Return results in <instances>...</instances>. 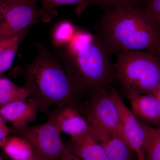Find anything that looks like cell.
<instances>
[{"instance_id": "14", "label": "cell", "mask_w": 160, "mask_h": 160, "mask_svg": "<svg viewBox=\"0 0 160 160\" xmlns=\"http://www.w3.org/2000/svg\"><path fill=\"white\" fill-rule=\"evenodd\" d=\"M29 29L0 40V74L11 67L20 43L28 34Z\"/></svg>"}, {"instance_id": "13", "label": "cell", "mask_w": 160, "mask_h": 160, "mask_svg": "<svg viewBox=\"0 0 160 160\" xmlns=\"http://www.w3.org/2000/svg\"><path fill=\"white\" fill-rule=\"evenodd\" d=\"M131 111L138 119L149 126L160 122V101L154 95L132 94L127 96Z\"/></svg>"}, {"instance_id": "19", "label": "cell", "mask_w": 160, "mask_h": 160, "mask_svg": "<svg viewBox=\"0 0 160 160\" xmlns=\"http://www.w3.org/2000/svg\"><path fill=\"white\" fill-rule=\"evenodd\" d=\"M90 6L99 7L103 12L143 6L145 0H89Z\"/></svg>"}, {"instance_id": "3", "label": "cell", "mask_w": 160, "mask_h": 160, "mask_svg": "<svg viewBox=\"0 0 160 160\" xmlns=\"http://www.w3.org/2000/svg\"><path fill=\"white\" fill-rule=\"evenodd\" d=\"M97 35L111 54L146 50L156 54L160 41L144 6L103 12Z\"/></svg>"}, {"instance_id": "6", "label": "cell", "mask_w": 160, "mask_h": 160, "mask_svg": "<svg viewBox=\"0 0 160 160\" xmlns=\"http://www.w3.org/2000/svg\"><path fill=\"white\" fill-rule=\"evenodd\" d=\"M111 89L109 87L98 92L80 101L75 107L87 121L98 123L124 140L119 113L112 98Z\"/></svg>"}, {"instance_id": "18", "label": "cell", "mask_w": 160, "mask_h": 160, "mask_svg": "<svg viewBox=\"0 0 160 160\" xmlns=\"http://www.w3.org/2000/svg\"><path fill=\"white\" fill-rule=\"evenodd\" d=\"M142 122L145 131L143 144L145 160H160V129Z\"/></svg>"}, {"instance_id": "16", "label": "cell", "mask_w": 160, "mask_h": 160, "mask_svg": "<svg viewBox=\"0 0 160 160\" xmlns=\"http://www.w3.org/2000/svg\"><path fill=\"white\" fill-rule=\"evenodd\" d=\"M2 148L5 154L13 160H27L35 154L30 143L18 136L8 138Z\"/></svg>"}, {"instance_id": "9", "label": "cell", "mask_w": 160, "mask_h": 160, "mask_svg": "<svg viewBox=\"0 0 160 160\" xmlns=\"http://www.w3.org/2000/svg\"><path fill=\"white\" fill-rule=\"evenodd\" d=\"M50 118L61 132L77 136L89 131L90 126L86 118L74 106L65 105L57 107Z\"/></svg>"}, {"instance_id": "1", "label": "cell", "mask_w": 160, "mask_h": 160, "mask_svg": "<svg viewBox=\"0 0 160 160\" xmlns=\"http://www.w3.org/2000/svg\"><path fill=\"white\" fill-rule=\"evenodd\" d=\"M61 48L59 59L82 99L110 87L114 65L111 53L97 35L76 30L70 42Z\"/></svg>"}, {"instance_id": "24", "label": "cell", "mask_w": 160, "mask_h": 160, "mask_svg": "<svg viewBox=\"0 0 160 160\" xmlns=\"http://www.w3.org/2000/svg\"><path fill=\"white\" fill-rule=\"evenodd\" d=\"M58 160H83L78 157L67 147L64 153Z\"/></svg>"}, {"instance_id": "21", "label": "cell", "mask_w": 160, "mask_h": 160, "mask_svg": "<svg viewBox=\"0 0 160 160\" xmlns=\"http://www.w3.org/2000/svg\"><path fill=\"white\" fill-rule=\"evenodd\" d=\"M143 6L151 20L160 41V0H145Z\"/></svg>"}, {"instance_id": "11", "label": "cell", "mask_w": 160, "mask_h": 160, "mask_svg": "<svg viewBox=\"0 0 160 160\" xmlns=\"http://www.w3.org/2000/svg\"><path fill=\"white\" fill-rule=\"evenodd\" d=\"M38 109V101L34 98H28L1 107L0 116L11 123L13 127H24L36 121Z\"/></svg>"}, {"instance_id": "20", "label": "cell", "mask_w": 160, "mask_h": 160, "mask_svg": "<svg viewBox=\"0 0 160 160\" xmlns=\"http://www.w3.org/2000/svg\"><path fill=\"white\" fill-rule=\"evenodd\" d=\"M76 30L69 21H62L56 26L52 33V42L58 48L66 46L70 42Z\"/></svg>"}, {"instance_id": "17", "label": "cell", "mask_w": 160, "mask_h": 160, "mask_svg": "<svg viewBox=\"0 0 160 160\" xmlns=\"http://www.w3.org/2000/svg\"><path fill=\"white\" fill-rule=\"evenodd\" d=\"M29 97V92L26 87H19L7 78H0V108Z\"/></svg>"}, {"instance_id": "26", "label": "cell", "mask_w": 160, "mask_h": 160, "mask_svg": "<svg viewBox=\"0 0 160 160\" xmlns=\"http://www.w3.org/2000/svg\"><path fill=\"white\" fill-rule=\"evenodd\" d=\"M156 55L160 62V47L158 49Z\"/></svg>"}, {"instance_id": "12", "label": "cell", "mask_w": 160, "mask_h": 160, "mask_svg": "<svg viewBox=\"0 0 160 160\" xmlns=\"http://www.w3.org/2000/svg\"><path fill=\"white\" fill-rule=\"evenodd\" d=\"M66 147L83 160H109L104 148L92 131L70 137Z\"/></svg>"}, {"instance_id": "2", "label": "cell", "mask_w": 160, "mask_h": 160, "mask_svg": "<svg viewBox=\"0 0 160 160\" xmlns=\"http://www.w3.org/2000/svg\"><path fill=\"white\" fill-rule=\"evenodd\" d=\"M37 54L26 66L24 77L30 97L38 103L39 110L46 111L51 106H75L82 98L67 73L62 63L41 44H35Z\"/></svg>"}, {"instance_id": "8", "label": "cell", "mask_w": 160, "mask_h": 160, "mask_svg": "<svg viewBox=\"0 0 160 160\" xmlns=\"http://www.w3.org/2000/svg\"><path fill=\"white\" fill-rule=\"evenodd\" d=\"M111 92L119 113L124 140L138 160H145L143 149L145 131L142 124L127 107L116 89L112 88Z\"/></svg>"}, {"instance_id": "4", "label": "cell", "mask_w": 160, "mask_h": 160, "mask_svg": "<svg viewBox=\"0 0 160 160\" xmlns=\"http://www.w3.org/2000/svg\"><path fill=\"white\" fill-rule=\"evenodd\" d=\"M114 78L127 96L154 95L160 85V62L156 54L146 51H126L116 53Z\"/></svg>"}, {"instance_id": "5", "label": "cell", "mask_w": 160, "mask_h": 160, "mask_svg": "<svg viewBox=\"0 0 160 160\" xmlns=\"http://www.w3.org/2000/svg\"><path fill=\"white\" fill-rule=\"evenodd\" d=\"M10 133L27 140L39 160H58L66 148L61 133L51 118L34 126H12Z\"/></svg>"}, {"instance_id": "25", "label": "cell", "mask_w": 160, "mask_h": 160, "mask_svg": "<svg viewBox=\"0 0 160 160\" xmlns=\"http://www.w3.org/2000/svg\"><path fill=\"white\" fill-rule=\"evenodd\" d=\"M157 98H158L160 101V85L158 88V90H157L155 94L154 95Z\"/></svg>"}, {"instance_id": "23", "label": "cell", "mask_w": 160, "mask_h": 160, "mask_svg": "<svg viewBox=\"0 0 160 160\" xmlns=\"http://www.w3.org/2000/svg\"><path fill=\"white\" fill-rule=\"evenodd\" d=\"M27 1L29 0H0V11L6 10L11 6Z\"/></svg>"}, {"instance_id": "10", "label": "cell", "mask_w": 160, "mask_h": 160, "mask_svg": "<svg viewBox=\"0 0 160 160\" xmlns=\"http://www.w3.org/2000/svg\"><path fill=\"white\" fill-rule=\"evenodd\" d=\"M102 144L109 160H132V151L122 138L107 130L98 123L87 121Z\"/></svg>"}, {"instance_id": "15", "label": "cell", "mask_w": 160, "mask_h": 160, "mask_svg": "<svg viewBox=\"0 0 160 160\" xmlns=\"http://www.w3.org/2000/svg\"><path fill=\"white\" fill-rule=\"evenodd\" d=\"M42 2V19L44 23L49 22L57 16L55 8L65 5H74L77 14L80 15L90 6L89 0H38Z\"/></svg>"}, {"instance_id": "27", "label": "cell", "mask_w": 160, "mask_h": 160, "mask_svg": "<svg viewBox=\"0 0 160 160\" xmlns=\"http://www.w3.org/2000/svg\"><path fill=\"white\" fill-rule=\"evenodd\" d=\"M158 128L159 129H160V122L158 126Z\"/></svg>"}, {"instance_id": "22", "label": "cell", "mask_w": 160, "mask_h": 160, "mask_svg": "<svg viewBox=\"0 0 160 160\" xmlns=\"http://www.w3.org/2000/svg\"><path fill=\"white\" fill-rule=\"evenodd\" d=\"M6 121L2 117L0 116V146L3 147L5 145L7 140L9 133L10 132V129L6 124Z\"/></svg>"}, {"instance_id": "7", "label": "cell", "mask_w": 160, "mask_h": 160, "mask_svg": "<svg viewBox=\"0 0 160 160\" xmlns=\"http://www.w3.org/2000/svg\"><path fill=\"white\" fill-rule=\"evenodd\" d=\"M38 0H29L0 11V40L29 28L42 21Z\"/></svg>"}]
</instances>
